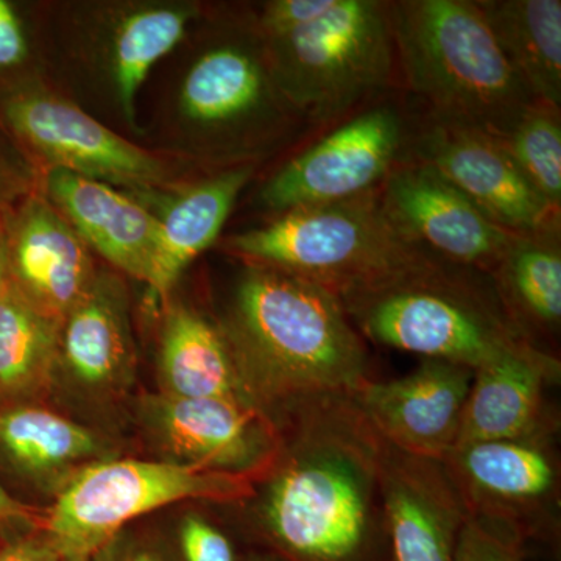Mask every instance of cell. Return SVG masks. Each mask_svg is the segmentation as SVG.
Returning a JSON list of instances; mask_svg holds the SVG:
<instances>
[{"instance_id": "30", "label": "cell", "mask_w": 561, "mask_h": 561, "mask_svg": "<svg viewBox=\"0 0 561 561\" xmlns=\"http://www.w3.org/2000/svg\"><path fill=\"white\" fill-rule=\"evenodd\" d=\"M43 171L0 124V216L41 190Z\"/></svg>"}, {"instance_id": "34", "label": "cell", "mask_w": 561, "mask_h": 561, "mask_svg": "<svg viewBox=\"0 0 561 561\" xmlns=\"http://www.w3.org/2000/svg\"><path fill=\"white\" fill-rule=\"evenodd\" d=\"M99 556L105 557V561H164L153 549L140 545H121L116 549L110 542Z\"/></svg>"}, {"instance_id": "3", "label": "cell", "mask_w": 561, "mask_h": 561, "mask_svg": "<svg viewBox=\"0 0 561 561\" xmlns=\"http://www.w3.org/2000/svg\"><path fill=\"white\" fill-rule=\"evenodd\" d=\"M339 298L365 342L421 359L476 370L508 351L534 346L505 312L489 275L435 254Z\"/></svg>"}, {"instance_id": "8", "label": "cell", "mask_w": 561, "mask_h": 561, "mask_svg": "<svg viewBox=\"0 0 561 561\" xmlns=\"http://www.w3.org/2000/svg\"><path fill=\"white\" fill-rule=\"evenodd\" d=\"M179 106L203 149L239 164H251L247 157L278 142L302 119L273 80L256 24L206 46L184 73Z\"/></svg>"}, {"instance_id": "19", "label": "cell", "mask_w": 561, "mask_h": 561, "mask_svg": "<svg viewBox=\"0 0 561 561\" xmlns=\"http://www.w3.org/2000/svg\"><path fill=\"white\" fill-rule=\"evenodd\" d=\"M41 194L114 271L147 283L157 243L158 220L128 192L101 181L49 169Z\"/></svg>"}, {"instance_id": "12", "label": "cell", "mask_w": 561, "mask_h": 561, "mask_svg": "<svg viewBox=\"0 0 561 561\" xmlns=\"http://www.w3.org/2000/svg\"><path fill=\"white\" fill-rule=\"evenodd\" d=\"M412 160L430 165L494 224L515 234L557 230L560 214L535 191L496 136L431 117L409 140Z\"/></svg>"}, {"instance_id": "5", "label": "cell", "mask_w": 561, "mask_h": 561, "mask_svg": "<svg viewBox=\"0 0 561 561\" xmlns=\"http://www.w3.org/2000/svg\"><path fill=\"white\" fill-rule=\"evenodd\" d=\"M225 247L245 264L301 276L339 297L432 254L394 224L379 190L276 214L230 236Z\"/></svg>"}, {"instance_id": "25", "label": "cell", "mask_w": 561, "mask_h": 561, "mask_svg": "<svg viewBox=\"0 0 561 561\" xmlns=\"http://www.w3.org/2000/svg\"><path fill=\"white\" fill-rule=\"evenodd\" d=\"M491 33L534 98L561 105L560 0H481Z\"/></svg>"}, {"instance_id": "26", "label": "cell", "mask_w": 561, "mask_h": 561, "mask_svg": "<svg viewBox=\"0 0 561 561\" xmlns=\"http://www.w3.org/2000/svg\"><path fill=\"white\" fill-rule=\"evenodd\" d=\"M58 332L60 321L33 308L10 280L0 295V402L28 400L54 381Z\"/></svg>"}, {"instance_id": "2", "label": "cell", "mask_w": 561, "mask_h": 561, "mask_svg": "<svg viewBox=\"0 0 561 561\" xmlns=\"http://www.w3.org/2000/svg\"><path fill=\"white\" fill-rule=\"evenodd\" d=\"M219 323L250 400L268 416L373 379L367 342L339 295L301 276L245 264Z\"/></svg>"}, {"instance_id": "21", "label": "cell", "mask_w": 561, "mask_h": 561, "mask_svg": "<svg viewBox=\"0 0 561 561\" xmlns=\"http://www.w3.org/2000/svg\"><path fill=\"white\" fill-rule=\"evenodd\" d=\"M135 367L127 291L119 276L99 271L90 289L60 321L58 370L91 391L130 381Z\"/></svg>"}, {"instance_id": "36", "label": "cell", "mask_w": 561, "mask_h": 561, "mask_svg": "<svg viewBox=\"0 0 561 561\" xmlns=\"http://www.w3.org/2000/svg\"><path fill=\"white\" fill-rule=\"evenodd\" d=\"M11 280L9 243H7L5 225L0 216V295L7 289Z\"/></svg>"}, {"instance_id": "15", "label": "cell", "mask_w": 561, "mask_h": 561, "mask_svg": "<svg viewBox=\"0 0 561 561\" xmlns=\"http://www.w3.org/2000/svg\"><path fill=\"white\" fill-rule=\"evenodd\" d=\"M474 370L438 359L389 381L362 383L351 393L373 430L401 451L442 460L459 440Z\"/></svg>"}, {"instance_id": "35", "label": "cell", "mask_w": 561, "mask_h": 561, "mask_svg": "<svg viewBox=\"0 0 561 561\" xmlns=\"http://www.w3.org/2000/svg\"><path fill=\"white\" fill-rule=\"evenodd\" d=\"M31 518L27 505L11 497L7 490L0 485V522L5 519Z\"/></svg>"}, {"instance_id": "18", "label": "cell", "mask_w": 561, "mask_h": 561, "mask_svg": "<svg viewBox=\"0 0 561 561\" xmlns=\"http://www.w3.org/2000/svg\"><path fill=\"white\" fill-rule=\"evenodd\" d=\"M560 378L559 356L530 345L476 368L456 446L560 432L559 416L546 398Z\"/></svg>"}, {"instance_id": "29", "label": "cell", "mask_w": 561, "mask_h": 561, "mask_svg": "<svg viewBox=\"0 0 561 561\" xmlns=\"http://www.w3.org/2000/svg\"><path fill=\"white\" fill-rule=\"evenodd\" d=\"M41 81L43 60L31 9L0 0V98Z\"/></svg>"}, {"instance_id": "10", "label": "cell", "mask_w": 561, "mask_h": 561, "mask_svg": "<svg viewBox=\"0 0 561 561\" xmlns=\"http://www.w3.org/2000/svg\"><path fill=\"white\" fill-rule=\"evenodd\" d=\"M0 124L41 171L61 169L125 192L164 190L168 164L41 83L0 98Z\"/></svg>"}, {"instance_id": "1", "label": "cell", "mask_w": 561, "mask_h": 561, "mask_svg": "<svg viewBox=\"0 0 561 561\" xmlns=\"http://www.w3.org/2000/svg\"><path fill=\"white\" fill-rule=\"evenodd\" d=\"M271 419L278 449L238 504L264 551L286 561H393L383 438L351 393L302 398Z\"/></svg>"}, {"instance_id": "24", "label": "cell", "mask_w": 561, "mask_h": 561, "mask_svg": "<svg viewBox=\"0 0 561 561\" xmlns=\"http://www.w3.org/2000/svg\"><path fill=\"white\" fill-rule=\"evenodd\" d=\"M490 278L513 324L531 345L552 354L546 342L556 341L561 327L559 228L516 236Z\"/></svg>"}, {"instance_id": "22", "label": "cell", "mask_w": 561, "mask_h": 561, "mask_svg": "<svg viewBox=\"0 0 561 561\" xmlns=\"http://www.w3.org/2000/svg\"><path fill=\"white\" fill-rule=\"evenodd\" d=\"M99 25L98 62L114 101L136 125V98L150 70L183 41L198 16L191 2H136L106 7Z\"/></svg>"}, {"instance_id": "27", "label": "cell", "mask_w": 561, "mask_h": 561, "mask_svg": "<svg viewBox=\"0 0 561 561\" xmlns=\"http://www.w3.org/2000/svg\"><path fill=\"white\" fill-rule=\"evenodd\" d=\"M0 448L32 474L91 463L103 451L94 432L35 405H13L0 411Z\"/></svg>"}, {"instance_id": "23", "label": "cell", "mask_w": 561, "mask_h": 561, "mask_svg": "<svg viewBox=\"0 0 561 561\" xmlns=\"http://www.w3.org/2000/svg\"><path fill=\"white\" fill-rule=\"evenodd\" d=\"M158 365L164 394L253 404L220 323L190 306H169L162 321Z\"/></svg>"}, {"instance_id": "20", "label": "cell", "mask_w": 561, "mask_h": 561, "mask_svg": "<svg viewBox=\"0 0 561 561\" xmlns=\"http://www.w3.org/2000/svg\"><path fill=\"white\" fill-rule=\"evenodd\" d=\"M253 173V164L234 165L180 191L128 192L158 220L157 243L146 283L154 300H168L187 265L219 239Z\"/></svg>"}, {"instance_id": "28", "label": "cell", "mask_w": 561, "mask_h": 561, "mask_svg": "<svg viewBox=\"0 0 561 561\" xmlns=\"http://www.w3.org/2000/svg\"><path fill=\"white\" fill-rule=\"evenodd\" d=\"M501 140L535 191L560 214V110L537 103Z\"/></svg>"}, {"instance_id": "33", "label": "cell", "mask_w": 561, "mask_h": 561, "mask_svg": "<svg viewBox=\"0 0 561 561\" xmlns=\"http://www.w3.org/2000/svg\"><path fill=\"white\" fill-rule=\"evenodd\" d=\"M0 561H61L46 541H20L0 552Z\"/></svg>"}, {"instance_id": "37", "label": "cell", "mask_w": 561, "mask_h": 561, "mask_svg": "<svg viewBox=\"0 0 561 561\" xmlns=\"http://www.w3.org/2000/svg\"><path fill=\"white\" fill-rule=\"evenodd\" d=\"M243 561H286L284 559H280L279 556H276V553L268 552V551H257L250 553L249 557H247Z\"/></svg>"}, {"instance_id": "32", "label": "cell", "mask_w": 561, "mask_h": 561, "mask_svg": "<svg viewBox=\"0 0 561 561\" xmlns=\"http://www.w3.org/2000/svg\"><path fill=\"white\" fill-rule=\"evenodd\" d=\"M454 561H527V551L508 535L468 516Z\"/></svg>"}, {"instance_id": "31", "label": "cell", "mask_w": 561, "mask_h": 561, "mask_svg": "<svg viewBox=\"0 0 561 561\" xmlns=\"http://www.w3.org/2000/svg\"><path fill=\"white\" fill-rule=\"evenodd\" d=\"M179 549L181 561H242L230 534L202 513L181 518Z\"/></svg>"}, {"instance_id": "17", "label": "cell", "mask_w": 561, "mask_h": 561, "mask_svg": "<svg viewBox=\"0 0 561 561\" xmlns=\"http://www.w3.org/2000/svg\"><path fill=\"white\" fill-rule=\"evenodd\" d=\"M382 496L393 561L456 559L468 513L440 460L383 440Z\"/></svg>"}, {"instance_id": "7", "label": "cell", "mask_w": 561, "mask_h": 561, "mask_svg": "<svg viewBox=\"0 0 561 561\" xmlns=\"http://www.w3.org/2000/svg\"><path fill=\"white\" fill-rule=\"evenodd\" d=\"M253 478L165 460L84 465L62 486L46 519V542L61 561H92L133 519L181 501L241 504Z\"/></svg>"}, {"instance_id": "14", "label": "cell", "mask_w": 561, "mask_h": 561, "mask_svg": "<svg viewBox=\"0 0 561 561\" xmlns=\"http://www.w3.org/2000/svg\"><path fill=\"white\" fill-rule=\"evenodd\" d=\"M144 419L171 461L256 478L278 449L275 421L256 405L224 398H150Z\"/></svg>"}, {"instance_id": "16", "label": "cell", "mask_w": 561, "mask_h": 561, "mask_svg": "<svg viewBox=\"0 0 561 561\" xmlns=\"http://www.w3.org/2000/svg\"><path fill=\"white\" fill-rule=\"evenodd\" d=\"M11 283L33 308L61 321L98 275L91 250L41 192L2 214Z\"/></svg>"}, {"instance_id": "4", "label": "cell", "mask_w": 561, "mask_h": 561, "mask_svg": "<svg viewBox=\"0 0 561 561\" xmlns=\"http://www.w3.org/2000/svg\"><path fill=\"white\" fill-rule=\"evenodd\" d=\"M394 49L405 81L431 117L505 138L540 103L471 0L389 2Z\"/></svg>"}, {"instance_id": "11", "label": "cell", "mask_w": 561, "mask_h": 561, "mask_svg": "<svg viewBox=\"0 0 561 561\" xmlns=\"http://www.w3.org/2000/svg\"><path fill=\"white\" fill-rule=\"evenodd\" d=\"M400 111H362L291 158L260 191V205L280 214L350 201L379 190L409 147Z\"/></svg>"}, {"instance_id": "6", "label": "cell", "mask_w": 561, "mask_h": 561, "mask_svg": "<svg viewBox=\"0 0 561 561\" xmlns=\"http://www.w3.org/2000/svg\"><path fill=\"white\" fill-rule=\"evenodd\" d=\"M260 35L273 80L302 119H335L393 76L389 2L327 0L311 20Z\"/></svg>"}, {"instance_id": "9", "label": "cell", "mask_w": 561, "mask_h": 561, "mask_svg": "<svg viewBox=\"0 0 561 561\" xmlns=\"http://www.w3.org/2000/svg\"><path fill=\"white\" fill-rule=\"evenodd\" d=\"M559 432L454 446L442 465L472 519L559 556Z\"/></svg>"}, {"instance_id": "13", "label": "cell", "mask_w": 561, "mask_h": 561, "mask_svg": "<svg viewBox=\"0 0 561 561\" xmlns=\"http://www.w3.org/2000/svg\"><path fill=\"white\" fill-rule=\"evenodd\" d=\"M402 231L435 256L491 275L515 241L448 180L419 161H401L379 187Z\"/></svg>"}]
</instances>
